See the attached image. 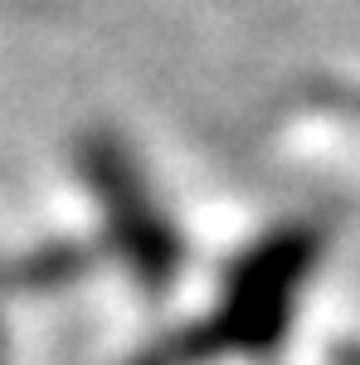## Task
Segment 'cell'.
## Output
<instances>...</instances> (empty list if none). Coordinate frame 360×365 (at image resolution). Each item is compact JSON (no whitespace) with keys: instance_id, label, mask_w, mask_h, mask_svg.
Segmentation results:
<instances>
[{"instance_id":"6da1fadb","label":"cell","mask_w":360,"mask_h":365,"mask_svg":"<svg viewBox=\"0 0 360 365\" xmlns=\"http://www.w3.org/2000/svg\"><path fill=\"white\" fill-rule=\"evenodd\" d=\"M312 263V239L302 234H287V239H273L268 249H258L234 273V287H229V302L224 312L200 331V336H185L156 351L146 365H185L195 356H210V351H268L282 341V322H287V307H292V287L307 273Z\"/></svg>"}]
</instances>
